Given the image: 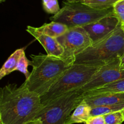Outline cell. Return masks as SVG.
I'll list each match as a JSON object with an SVG mask.
<instances>
[{
    "label": "cell",
    "mask_w": 124,
    "mask_h": 124,
    "mask_svg": "<svg viewBox=\"0 0 124 124\" xmlns=\"http://www.w3.org/2000/svg\"><path fill=\"white\" fill-rule=\"evenodd\" d=\"M41 96L22 84H8L0 91V124H24L43 108Z\"/></svg>",
    "instance_id": "obj_1"
},
{
    "label": "cell",
    "mask_w": 124,
    "mask_h": 124,
    "mask_svg": "<svg viewBox=\"0 0 124 124\" xmlns=\"http://www.w3.org/2000/svg\"><path fill=\"white\" fill-rule=\"evenodd\" d=\"M33 69L23 85L40 96L46 94L51 86L75 62V58L64 59L61 57L39 53L30 55Z\"/></svg>",
    "instance_id": "obj_2"
},
{
    "label": "cell",
    "mask_w": 124,
    "mask_h": 124,
    "mask_svg": "<svg viewBox=\"0 0 124 124\" xmlns=\"http://www.w3.org/2000/svg\"><path fill=\"white\" fill-rule=\"evenodd\" d=\"M124 54V30L120 24L114 31L75 57L74 64L103 66Z\"/></svg>",
    "instance_id": "obj_3"
},
{
    "label": "cell",
    "mask_w": 124,
    "mask_h": 124,
    "mask_svg": "<svg viewBox=\"0 0 124 124\" xmlns=\"http://www.w3.org/2000/svg\"><path fill=\"white\" fill-rule=\"evenodd\" d=\"M101 67L80 63L73 64L46 94L41 96L43 106L67 92L81 89L92 79Z\"/></svg>",
    "instance_id": "obj_4"
},
{
    "label": "cell",
    "mask_w": 124,
    "mask_h": 124,
    "mask_svg": "<svg viewBox=\"0 0 124 124\" xmlns=\"http://www.w3.org/2000/svg\"><path fill=\"white\" fill-rule=\"evenodd\" d=\"M114 14L113 8L100 10L81 2H64L60 10L50 17L51 21L59 22L69 28L83 27Z\"/></svg>",
    "instance_id": "obj_5"
},
{
    "label": "cell",
    "mask_w": 124,
    "mask_h": 124,
    "mask_svg": "<svg viewBox=\"0 0 124 124\" xmlns=\"http://www.w3.org/2000/svg\"><path fill=\"white\" fill-rule=\"evenodd\" d=\"M84 97L80 89L67 92L44 106L36 118L41 119L42 124H64Z\"/></svg>",
    "instance_id": "obj_6"
},
{
    "label": "cell",
    "mask_w": 124,
    "mask_h": 124,
    "mask_svg": "<svg viewBox=\"0 0 124 124\" xmlns=\"http://www.w3.org/2000/svg\"><path fill=\"white\" fill-rule=\"evenodd\" d=\"M57 40L64 49L61 57L64 59L75 58L93 44L88 33L82 27L69 28Z\"/></svg>",
    "instance_id": "obj_7"
},
{
    "label": "cell",
    "mask_w": 124,
    "mask_h": 124,
    "mask_svg": "<svg viewBox=\"0 0 124 124\" xmlns=\"http://www.w3.org/2000/svg\"><path fill=\"white\" fill-rule=\"evenodd\" d=\"M120 60L117 59L102 66L92 79L79 89L84 93L93 89L124 79V69L120 68Z\"/></svg>",
    "instance_id": "obj_8"
},
{
    "label": "cell",
    "mask_w": 124,
    "mask_h": 124,
    "mask_svg": "<svg viewBox=\"0 0 124 124\" xmlns=\"http://www.w3.org/2000/svg\"><path fill=\"white\" fill-rule=\"evenodd\" d=\"M119 24V19L115 15H113L104 17L83 27L88 33L93 43H94L114 31Z\"/></svg>",
    "instance_id": "obj_9"
},
{
    "label": "cell",
    "mask_w": 124,
    "mask_h": 124,
    "mask_svg": "<svg viewBox=\"0 0 124 124\" xmlns=\"http://www.w3.org/2000/svg\"><path fill=\"white\" fill-rule=\"evenodd\" d=\"M26 31L32 35L44 48L47 55L55 57H61L64 49L56 38L52 37L39 31L36 27L30 26L27 27Z\"/></svg>",
    "instance_id": "obj_10"
},
{
    "label": "cell",
    "mask_w": 124,
    "mask_h": 124,
    "mask_svg": "<svg viewBox=\"0 0 124 124\" xmlns=\"http://www.w3.org/2000/svg\"><path fill=\"white\" fill-rule=\"evenodd\" d=\"M84 100L92 108L124 104V92H104L85 95Z\"/></svg>",
    "instance_id": "obj_11"
},
{
    "label": "cell",
    "mask_w": 124,
    "mask_h": 124,
    "mask_svg": "<svg viewBox=\"0 0 124 124\" xmlns=\"http://www.w3.org/2000/svg\"><path fill=\"white\" fill-rule=\"evenodd\" d=\"M92 107L88 105L84 100L73 111L72 114L68 117L64 124H73L85 123L90 117Z\"/></svg>",
    "instance_id": "obj_12"
},
{
    "label": "cell",
    "mask_w": 124,
    "mask_h": 124,
    "mask_svg": "<svg viewBox=\"0 0 124 124\" xmlns=\"http://www.w3.org/2000/svg\"><path fill=\"white\" fill-rule=\"evenodd\" d=\"M36 29L44 34L57 38L64 35L67 31L69 27L65 24L59 22L52 21L36 27Z\"/></svg>",
    "instance_id": "obj_13"
},
{
    "label": "cell",
    "mask_w": 124,
    "mask_h": 124,
    "mask_svg": "<svg viewBox=\"0 0 124 124\" xmlns=\"http://www.w3.org/2000/svg\"><path fill=\"white\" fill-rule=\"evenodd\" d=\"M24 52V48L18 49L8 57L0 70V79H2L5 76L16 71L18 60Z\"/></svg>",
    "instance_id": "obj_14"
},
{
    "label": "cell",
    "mask_w": 124,
    "mask_h": 124,
    "mask_svg": "<svg viewBox=\"0 0 124 124\" xmlns=\"http://www.w3.org/2000/svg\"><path fill=\"white\" fill-rule=\"evenodd\" d=\"M104 92H124V79L107 84L101 87L84 92L85 95H92Z\"/></svg>",
    "instance_id": "obj_15"
},
{
    "label": "cell",
    "mask_w": 124,
    "mask_h": 124,
    "mask_svg": "<svg viewBox=\"0 0 124 124\" xmlns=\"http://www.w3.org/2000/svg\"><path fill=\"white\" fill-rule=\"evenodd\" d=\"M123 109H124V104L93 107V108H92L90 116L104 115L109 113L122 111Z\"/></svg>",
    "instance_id": "obj_16"
},
{
    "label": "cell",
    "mask_w": 124,
    "mask_h": 124,
    "mask_svg": "<svg viewBox=\"0 0 124 124\" xmlns=\"http://www.w3.org/2000/svg\"><path fill=\"white\" fill-rule=\"evenodd\" d=\"M117 1L119 0H82L81 2L93 8L104 10L113 8Z\"/></svg>",
    "instance_id": "obj_17"
},
{
    "label": "cell",
    "mask_w": 124,
    "mask_h": 124,
    "mask_svg": "<svg viewBox=\"0 0 124 124\" xmlns=\"http://www.w3.org/2000/svg\"><path fill=\"white\" fill-rule=\"evenodd\" d=\"M31 64H32L31 61H29V60H28L25 55V52H24L22 53L19 60H18L16 71H19L23 74H24V75L25 76V79H27L30 74V72L28 71L27 68L29 65L31 66Z\"/></svg>",
    "instance_id": "obj_18"
},
{
    "label": "cell",
    "mask_w": 124,
    "mask_h": 124,
    "mask_svg": "<svg viewBox=\"0 0 124 124\" xmlns=\"http://www.w3.org/2000/svg\"><path fill=\"white\" fill-rule=\"evenodd\" d=\"M105 124H122L124 117L122 111L109 113L104 115Z\"/></svg>",
    "instance_id": "obj_19"
},
{
    "label": "cell",
    "mask_w": 124,
    "mask_h": 124,
    "mask_svg": "<svg viewBox=\"0 0 124 124\" xmlns=\"http://www.w3.org/2000/svg\"><path fill=\"white\" fill-rule=\"evenodd\" d=\"M44 10L49 14L55 15L61 10L58 0H42Z\"/></svg>",
    "instance_id": "obj_20"
},
{
    "label": "cell",
    "mask_w": 124,
    "mask_h": 124,
    "mask_svg": "<svg viewBox=\"0 0 124 124\" xmlns=\"http://www.w3.org/2000/svg\"><path fill=\"white\" fill-rule=\"evenodd\" d=\"M114 14L119 21L121 25H124V0H119L113 6Z\"/></svg>",
    "instance_id": "obj_21"
},
{
    "label": "cell",
    "mask_w": 124,
    "mask_h": 124,
    "mask_svg": "<svg viewBox=\"0 0 124 124\" xmlns=\"http://www.w3.org/2000/svg\"><path fill=\"white\" fill-rule=\"evenodd\" d=\"M85 123V124H105L104 115L90 116Z\"/></svg>",
    "instance_id": "obj_22"
},
{
    "label": "cell",
    "mask_w": 124,
    "mask_h": 124,
    "mask_svg": "<svg viewBox=\"0 0 124 124\" xmlns=\"http://www.w3.org/2000/svg\"><path fill=\"white\" fill-rule=\"evenodd\" d=\"M24 124H42V122L41 119H39V118H35V119L30 120V121L27 122L25 123Z\"/></svg>",
    "instance_id": "obj_23"
},
{
    "label": "cell",
    "mask_w": 124,
    "mask_h": 124,
    "mask_svg": "<svg viewBox=\"0 0 124 124\" xmlns=\"http://www.w3.org/2000/svg\"><path fill=\"white\" fill-rule=\"evenodd\" d=\"M120 68L122 69H124V54L120 60Z\"/></svg>",
    "instance_id": "obj_24"
},
{
    "label": "cell",
    "mask_w": 124,
    "mask_h": 124,
    "mask_svg": "<svg viewBox=\"0 0 124 124\" xmlns=\"http://www.w3.org/2000/svg\"><path fill=\"white\" fill-rule=\"evenodd\" d=\"M68 2H81L82 0H66Z\"/></svg>",
    "instance_id": "obj_25"
},
{
    "label": "cell",
    "mask_w": 124,
    "mask_h": 124,
    "mask_svg": "<svg viewBox=\"0 0 124 124\" xmlns=\"http://www.w3.org/2000/svg\"><path fill=\"white\" fill-rule=\"evenodd\" d=\"M122 114H123V115H124V109H123V110L122 111Z\"/></svg>",
    "instance_id": "obj_26"
},
{
    "label": "cell",
    "mask_w": 124,
    "mask_h": 124,
    "mask_svg": "<svg viewBox=\"0 0 124 124\" xmlns=\"http://www.w3.org/2000/svg\"><path fill=\"white\" fill-rule=\"evenodd\" d=\"M4 1H5V0H0V2H4Z\"/></svg>",
    "instance_id": "obj_27"
},
{
    "label": "cell",
    "mask_w": 124,
    "mask_h": 124,
    "mask_svg": "<svg viewBox=\"0 0 124 124\" xmlns=\"http://www.w3.org/2000/svg\"><path fill=\"white\" fill-rule=\"evenodd\" d=\"M122 29H123V30H124V25H122Z\"/></svg>",
    "instance_id": "obj_28"
}]
</instances>
